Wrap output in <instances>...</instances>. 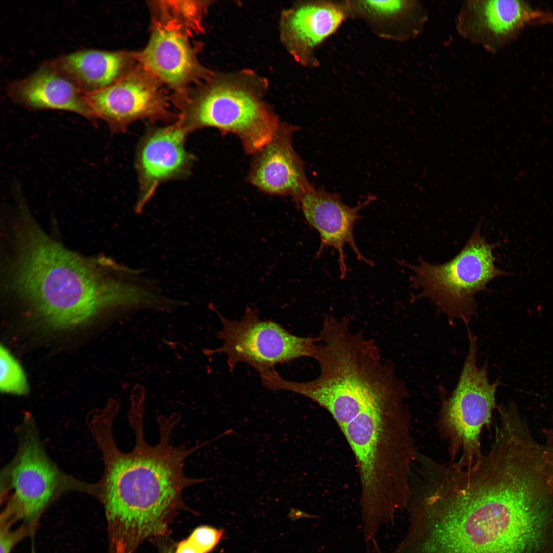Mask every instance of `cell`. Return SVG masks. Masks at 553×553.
Here are the masks:
<instances>
[{
  "label": "cell",
  "instance_id": "obj_23",
  "mask_svg": "<svg viewBox=\"0 0 553 553\" xmlns=\"http://www.w3.org/2000/svg\"><path fill=\"white\" fill-rule=\"evenodd\" d=\"M414 1H366L361 2L366 9L374 14L392 15L402 13L413 4Z\"/></svg>",
  "mask_w": 553,
  "mask_h": 553
},
{
  "label": "cell",
  "instance_id": "obj_5",
  "mask_svg": "<svg viewBox=\"0 0 553 553\" xmlns=\"http://www.w3.org/2000/svg\"><path fill=\"white\" fill-rule=\"evenodd\" d=\"M355 455L360 483L364 526L394 524L407 508L413 467L418 455L405 403L381 402L341 428Z\"/></svg>",
  "mask_w": 553,
  "mask_h": 553
},
{
  "label": "cell",
  "instance_id": "obj_1",
  "mask_svg": "<svg viewBox=\"0 0 553 553\" xmlns=\"http://www.w3.org/2000/svg\"><path fill=\"white\" fill-rule=\"evenodd\" d=\"M410 525L392 553H553V518L526 483L491 462L434 464L413 480Z\"/></svg>",
  "mask_w": 553,
  "mask_h": 553
},
{
  "label": "cell",
  "instance_id": "obj_19",
  "mask_svg": "<svg viewBox=\"0 0 553 553\" xmlns=\"http://www.w3.org/2000/svg\"><path fill=\"white\" fill-rule=\"evenodd\" d=\"M343 18L342 12L332 6H302L289 12L284 21V36L290 49L307 50L334 32Z\"/></svg>",
  "mask_w": 553,
  "mask_h": 553
},
{
  "label": "cell",
  "instance_id": "obj_6",
  "mask_svg": "<svg viewBox=\"0 0 553 553\" xmlns=\"http://www.w3.org/2000/svg\"><path fill=\"white\" fill-rule=\"evenodd\" d=\"M480 222L461 250L441 264L430 263L422 258L417 265L399 262L413 272L411 286L419 290L413 301L429 299L438 312L450 321L460 320L468 324L476 315L475 295L487 291L494 279L508 275L495 265L493 251L498 245L490 244L481 235Z\"/></svg>",
  "mask_w": 553,
  "mask_h": 553
},
{
  "label": "cell",
  "instance_id": "obj_11",
  "mask_svg": "<svg viewBox=\"0 0 553 553\" xmlns=\"http://www.w3.org/2000/svg\"><path fill=\"white\" fill-rule=\"evenodd\" d=\"M87 97L95 119L105 121L114 133L125 131L139 120L174 117L160 81L140 65L115 83Z\"/></svg>",
  "mask_w": 553,
  "mask_h": 553
},
{
  "label": "cell",
  "instance_id": "obj_8",
  "mask_svg": "<svg viewBox=\"0 0 553 553\" xmlns=\"http://www.w3.org/2000/svg\"><path fill=\"white\" fill-rule=\"evenodd\" d=\"M469 349L457 384L443 398L438 418L441 435L448 442L450 465L471 467L481 458V434L492 422L496 409L499 380L490 382L486 363L477 365V339L467 330Z\"/></svg>",
  "mask_w": 553,
  "mask_h": 553
},
{
  "label": "cell",
  "instance_id": "obj_3",
  "mask_svg": "<svg viewBox=\"0 0 553 553\" xmlns=\"http://www.w3.org/2000/svg\"><path fill=\"white\" fill-rule=\"evenodd\" d=\"M23 218L12 285L50 326L83 325L108 308L128 311L138 291L132 269L108 259L97 264L52 240Z\"/></svg>",
  "mask_w": 553,
  "mask_h": 553
},
{
  "label": "cell",
  "instance_id": "obj_18",
  "mask_svg": "<svg viewBox=\"0 0 553 553\" xmlns=\"http://www.w3.org/2000/svg\"><path fill=\"white\" fill-rule=\"evenodd\" d=\"M136 54L86 49L49 60L60 73L86 94L115 83L131 70Z\"/></svg>",
  "mask_w": 553,
  "mask_h": 553
},
{
  "label": "cell",
  "instance_id": "obj_17",
  "mask_svg": "<svg viewBox=\"0 0 553 553\" xmlns=\"http://www.w3.org/2000/svg\"><path fill=\"white\" fill-rule=\"evenodd\" d=\"M7 92L14 102L29 110L66 111L92 122L96 120L87 94L57 70L50 60L25 78L10 82Z\"/></svg>",
  "mask_w": 553,
  "mask_h": 553
},
{
  "label": "cell",
  "instance_id": "obj_9",
  "mask_svg": "<svg viewBox=\"0 0 553 553\" xmlns=\"http://www.w3.org/2000/svg\"><path fill=\"white\" fill-rule=\"evenodd\" d=\"M222 325L218 337L223 344L205 354L223 353L230 371L239 363L253 367L260 375L274 370L278 364L311 357L316 337L293 335L279 324L262 320L258 312L247 307L238 320H230L218 311Z\"/></svg>",
  "mask_w": 553,
  "mask_h": 553
},
{
  "label": "cell",
  "instance_id": "obj_28",
  "mask_svg": "<svg viewBox=\"0 0 553 553\" xmlns=\"http://www.w3.org/2000/svg\"><path fill=\"white\" fill-rule=\"evenodd\" d=\"M543 23H553V13L549 12H544L543 15Z\"/></svg>",
  "mask_w": 553,
  "mask_h": 553
},
{
  "label": "cell",
  "instance_id": "obj_2",
  "mask_svg": "<svg viewBox=\"0 0 553 553\" xmlns=\"http://www.w3.org/2000/svg\"><path fill=\"white\" fill-rule=\"evenodd\" d=\"M115 416L105 412L95 420L94 433L104 467L96 487L114 531L113 541L121 542L126 552L132 553L146 539L163 535L173 515L186 508L182 497L185 488L209 479L188 477L183 467L189 455L212 440L190 448L184 444L173 446L171 437L180 419L175 414L158 418L159 440L149 444L144 437L142 403L138 402L128 416L135 446L124 453L113 435Z\"/></svg>",
  "mask_w": 553,
  "mask_h": 553
},
{
  "label": "cell",
  "instance_id": "obj_21",
  "mask_svg": "<svg viewBox=\"0 0 553 553\" xmlns=\"http://www.w3.org/2000/svg\"><path fill=\"white\" fill-rule=\"evenodd\" d=\"M161 7L177 18L191 33L199 29L205 5L200 1H158Z\"/></svg>",
  "mask_w": 553,
  "mask_h": 553
},
{
  "label": "cell",
  "instance_id": "obj_12",
  "mask_svg": "<svg viewBox=\"0 0 553 553\" xmlns=\"http://www.w3.org/2000/svg\"><path fill=\"white\" fill-rule=\"evenodd\" d=\"M154 20L146 46L136 54L140 65L160 82L181 97L188 86L204 77L206 71L198 61L189 36L191 33L177 19L154 10Z\"/></svg>",
  "mask_w": 553,
  "mask_h": 553
},
{
  "label": "cell",
  "instance_id": "obj_25",
  "mask_svg": "<svg viewBox=\"0 0 553 553\" xmlns=\"http://www.w3.org/2000/svg\"><path fill=\"white\" fill-rule=\"evenodd\" d=\"M175 553H203L188 539L181 541L177 546Z\"/></svg>",
  "mask_w": 553,
  "mask_h": 553
},
{
  "label": "cell",
  "instance_id": "obj_14",
  "mask_svg": "<svg viewBox=\"0 0 553 553\" xmlns=\"http://www.w3.org/2000/svg\"><path fill=\"white\" fill-rule=\"evenodd\" d=\"M374 197L368 198L355 207H350L342 200L340 195L329 193L313 186L302 197L299 204L309 225L318 232L320 244L316 253L320 257L329 248H333L338 253L340 276L344 278L347 273L344 247L348 245L359 261L372 265V261L364 257L355 243L354 227L360 219L359 211L373 200Z\"/></svg>",
  "mask_w": 553,
  "mask_h": 553
},
{
  "label": "cell",
  "instance_id": "obj_24",
  "mask_svg": "<svg viewBox=\"0 0 553 553\" xmlns=\"http://www.w3.org/2000/svg\"><path fill=\"white\" fill-rule=\"evenodd\" d=\"M9 523L6 519L1 518L0 553H10L13 547L20 541L27 533L26 527L11 530Z\"/></svg>",
  "mask_w": 553,
  "mask_h": 553
},
{
  "label": "cell",
  "instance_id": "obj_22",
  "mask_svg": "<svg viewBox=\"0 0 553 553\" xmlns=\"http://www.w3.org/2000/svg\"><path fill=\"white\" fill-rule=\"evenodd\" d=\"M222 534L221 530L201 526L196 528L187 539L203 553H208L219 543Z\"/></svg>",
  "mask_w": 553,
  "mask_h": 553
},
{
  "label": "cell",
  "instance_id": "obj_26",
  "mask_svg": "<svg viewBox=\"0 0 553 553\" xmlns=\"http://www.w3.org/2000/svg\"><path fill=\"white\" fill-rule=\"evenodd\" d=\"M546 439V444L553 448V428L545 429L543 430Z\"/></svg>",
  "mask_w": 553,
  "mask_h": 553
},
{
  "label": "cell",
  "instance_id": "obj_27",
  "mask_svg": "<svg viewBox=\"0 0 553 553\" xmlns=\"http://www.w3.org/2000/svg\"><path fill=\"white\" fill-rule=\"evenodd\" d=\"M116 553H127L125 546L120 541L115 543Z\"/></svg>",
  "mask_w": 553,
  "mask_h": 553
},
{
  "label": "cell",
  "instance_id": "obj_16",
  "mask_svg": "<svg viewBox=\"0 0 553 553\" xmlns=\"http://www.w3.org/2000/svg\"><path fill=\"white\" fill-rule=\"evenodd\" d=\"M295 127L281 123L272 139L256 153L248 179L253 186L270 195L290 196L299 204L313 186L292 143Z\"/></svg>",
  "mask_w": 553,
  "mask_h": 553
},
{
  "label": "cell",
  "instance_id": "obj_15",
  "mask_svg": "<svg viewBox=\"0 0 553 553\" xmlns=\"http://www.w3.org/2000/svg\"><path fill=\"white\" fill-rule=\"evenodd\" d=\"M536 13L523 1H466L459 11L456 27L463 38L495 52L525 25L534 22Z\"/></svg>",
  "mask_w": 553,
  "mask_h": 553
},
{
  "label": "cell",
  "instance_id": "obj_20",
  "mask_svg": "<svg viewBox=\"0 0 553 553\" xmlns=\"http://www.w3.org/2000/svg\"><path fill=\"white\" fill-rule=\"evenodd\" d=\"M0 349L1 391L16 395L28 393V385L21 366L2 345Z\"/></svg>",
  "mask_w": 553,
  "mask_h": 553
},
{
  "label": "cell",
  "instance_id": "obj_29",
  "mask_svg": "<svg viewBox=\"0 0 553 553\" xmlns=\"http://www.w3.org/2000/svg\"><path fill=\"white\" fill-rule=\"evenodd\" d=\"M168 553H173V552H168Z\"/></svg>",
  "mask_w": 553,
  "mask_h": 553
},
{
  "label": "cell",
  "instance_id": "obj_7",
  "mask_svg": "<svg viewBox=\"0 0 553 553\" xmlns=\"http://www.w3.org/2000/svg\"><path fill=\"white\" fill-rule=\"evenodd\" d=\"M179 105L178 120L189 133L213 127L232 133L249 154H255L267 144L281 123L250 88L228 79L209 82Z\"/></svg>",
  "mask_w": 553,
  "mask_h": 553
},
{
  "label": "cell",
  "instance_id": "obj_10",
  "mask_svg": "<svg viewBox=\"0 0 553 553\" xmlns=\"http://www.w3.org/2000/svg\"><path fill=\"white\" fill-rule=\"evenodd\" d=\"M16 455L4 469L5 492L11 494L4 515L34 521L68 479L49 458L33 427L23 426Z\"/></svg>",
  "mask_w": 553,
  "mask_h": 553
},
{
  "label": "cell",
  "instance_id": "obj_13",
  "mask_svg": "<svg viewBox=\"0 0 553 553\" xmlns=\"http://www.w3.org/2000/svg\"><path fill=\"white\" fill-rule=\"evenodd\" d=\"M189 133L177 119L171 125L152 129L141 140L135 160L139 184L136 213H141L161 184L189 174L194 158L185 147Z\"/></svg>",
  "mask_w": 553,
  "mask_h": 553
},
{
  "label": "cell",
  "instance_id": "obj_4",
  "mask_svg": "<svg viewBox=\"0 0 553 553\" xmlns=\"http://www.w3.org/2000/svg\"><path fill=\"white\" fill-rule=\"evenodd\" d=\"M346 323L324 330L312 358L320 374L306 382L283 379L282 390L306 397L326 409L340 428L380 402L408 394L392 364L374 339Z\"/></svg>",
  "mask_w": 553,
  "mask_h": 553
}]
</instances>
